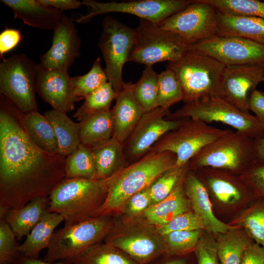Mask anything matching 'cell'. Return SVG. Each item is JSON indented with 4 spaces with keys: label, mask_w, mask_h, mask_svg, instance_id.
I'll return each mask as SVG.
<instances>
[{
    "label": "cell",
    "mask_w": 264,
    "mask_h": 264,
    "mask_svg": "<svg viewBox=\"0 0 264 264\" xmlns=\"http://www.w3.org/2000/svg\"><path fill=\"white\" fill-rule=\"evenodd\" d=\"M64 221V218L62 215L46 211L26 236L24 242L20 244V255L38 258L40 252L48 248L56 228Z\"/></svg>",
    "instance_id": "484cf974"
},
{
    "label": "cell",
    "mask_w": 264,
    "mask_h": 264,
    "mask_svg": "<svg viewBox=\"0 0 264 264\" xmlns=\"http://www.w3.org/2000/svg\"><path fill=\"white\" fill-rule=\"evenodd\" d=\"M73 264H138L122 251L98 243L68 260Z\"/></svg>",
    "instance_id": "d6a6232c"
},
{
    "label": "cell",
    "mask_w": 264,
    "mask_h": 264,
    "mask_svg": "<svg viewBox=\"0 0 264 264\" xmlns=\"http://www.w3.org/2000/svg\"><path fill=\"white\" fill-rule=\"evenodd\" d=\"M184 188L193 212L201 222L204 230L218 234L237 228L224 223L215 216L209 192L196 174L186 173L184 177Z\"/></svg>",
    "instance_id": "ffe728a7"
},
{
    "label": "cell",
    "mask_w": 264,
    "mask_h": 264,
    "mask_svg": "<svg viewBox=\"0 0 264 264\" xmlns=\"http://www.w3.org/2000/svg\"><path fill=\"white\" fill-rule=\"evenodd\" d=\"M102 28L98 45L106 63L105 71L108 82L117 94L124 83L122 69L128 62L135 30L110 16L103 20Z\"/></svg>",
    "instance_id": "8fae6325"
},
{
    "label": "cell",
    "mask_w": 264,
    "mask_h": 264,
    "mask_svg": "<svg viewBox=\"0 0 264 264\" xmlns=\"http://www.w3.org/2000/svg\"><path fill=\"white\" fill-rule=\"evenodd\" d=\"M108 235L106 244L124 252L138 264H147L166 254L163 238L155 230L137 229Z\"/></svg>",
    "instance_id": "e0dca14e"
},
{
    "label": "cell",
    "mask_w": 264,
    "mask_h": 264,
    "mask_svg": "<svg viewBox=\"0 0 264 264\" xmlns=\"http://www.w3.org/2000/svg\"><path fill=\"white\" fill-rule=\"evenodd\" d=\"M128 61L146 66L174 62L188 50L189 45L178 35L158 24L140 19Z\"/></svg>",
    "instance_id": "ba28073f"
},
{
    "label": "cell",
    "mask_w": 264,
    "mask_h": 264,
    "mask_svg": "<svg viewBox=\"0 0 264 264\" xmlns=\"http://www.w3.org/2000/svg\"><path fill=\"white\" fill-rule=\"evenodd\" d=\"M264 81V67L252 65L226 66L222 74L220 96L243 112H249L253 92Z\"/></svg>",
    "instance_id": "9a60e30c"
},
{
    "label": "cell",
    "mask_w": 264,
    "mask_h": 264,
    "mask_svg": "<svg viewBox=\"0 0 264 264\" xmlns=\"http://www.w3.org/2000/svg\"><path fill=\"white\" fill-rule=\"evenodd\" d=\"M255 162V139L228 129L193 157L188 167L195 170L210 167L242 174Z\"/></svg>",
    "instance_id": "5b68a950"
},
{
    "label": "cell",
    "mask_w": 264,
    "mask_h": 264,
    "mask_svg": "<svg viewBox=\"0 0 264 264\" xmlns=\"http://www.w3.org/2000/svg\"><path fill=\"white\" fill-rule=\"evenodd\" d=\"M186 117L208 124L220 122L254 139L264 135V130L255 115L242 111L219 96L185 104L168 115V118L171 120Z\"/></svg>",
    "instance_id": "8992f818"
},
{
    "label": "cell",
    "mask_w": 264,
    "mask_h": 264,
    "mask_svg": "<svg viewBox=\"0 0 264 264\" xmlns=\"http://www.w3.org/2000/svg\"><path fill=\"white\" fill-rule=\"evenodd\" d=\"M22 38L19 30L6 28L0 34V58L16 46Z\"/></svg>",
    "instance_id": "c3c4849f"
},
{
    "label": "cell",
    "mask_w": 264,
    "mask_h": 264,
    "mask_svg": "<svg viewBox=\"0 0 264 264\" xmlns=\"http://www.w3.org/2000/svg\"><path fill=\"white\" fill-rule=\"evenodd\" d=\"M66 178H83L100 179L95 166L91 148L80 144L66 157Z\"/></svg>",
    "instance_id": "836d02e7"
},
{
    "label": "cell",
    "mask_w": 264,
    "mask_h": 264,
    "mask_svg": "<svg viewBox=\"0 0 264 264\" xmlns=\"http://www.w3.org/2000/svg\"><path fill=\"white\" fill-rule=\"evenodd\" d=\"M180 125L163 136L154 152H170L176 156L175 167L186 166L203 148L224 134L220 129L199 120L186 117Z\"/></svg>",
    "instance_id": "30bf717a"
},
{
    "label": "cell",
    "mask_w": 264,
    "mask_h": 264,
    "mask_svg": "<svg viewBox=\"0 0 264 264\" xmlns=\"http://www.w3.org/2000/svg\"><path fill=\"white\" fill-rule=\"evenodd\" d=\"M241 264H264V247L252 242L245 250Z\"/></svg>",
    "instance_id": "f907efd6"
},
{
    "label": "cell",
    "mask_w": 264,
    "mask_h": 264,
    "mask_svg": "<svg viewBox=\"0 0 264 264\" xmlns=\"http://www.w3.org/2000/svg\"><path fill=\"white\" fill-rule=\"evenodd\" d=\"M169 109L158 107L144 113L129 137L130 155L137 157L144 154L159 138L180 125L182 119L165 117L170 113Z\"/></svg>",
    "instance_id": "ac0fdd59"
},
{
    "label": "cell",
    "mask_w": 264,
    "mask_h": 264,
    "mask_svg": "<svg viewBox=\"0 0 264 264\" xmlns=\"http://www.w3.org/2000/svg\"><path fill=\"white\" fill-rule=\"evenodd\" d=\"M158 107L169 109L174 104L183 100V92L179 81L170 68L158 75Z\"/></svg>",
    "instance_id": "f35d334b"
},
{
    "label": "cell",
    "mask_w": 264,
    "mask_h": 264,
    "mask_svg": "<svg viewBox=\"0 0 264 264\" xmlns=\"http://www.w3.org/2000/svg\"></svg>",
    "instance_id": "6f0895ef"
},
{
    "label": "cell",
    "mask_w": 264,
    "mask_h": 264,
    "mask_svg": "<svg viewBox=\"0 0 264 264\" xmlns=\"http://www.w3.org/2000/svg\"><path fill=\"white\" fill-rule=\"evenodd\" d=\"M116 95L110 83H106L84 98V103L74 114V117L80 122L92 114L110 110Z\"/></svg>",
    "instance_id": "d590c367"
},
{
    "label": "cell",
    "mask_w": 264,
    "mask_h": 264,
    "mask_svg": "<svg viewBox=\"0 0 264 264\" xmlns=\"http://www.w3.org/2000/svg\"><path fill=\"white\" fill-rule=\"evenodd\" d=\"M12 264H71L68 260H61L54 263L41 261L38 258H33L20 255Z\"/></svg>",
    "instance_id": "f5cc1de1"
},
{
    "label": "cell",
    "mask_w": 264,
    "mask_h": 264,
    "mask_svg": "<svg viewBox=\"0 0 264 264\" xmlns=\"http://www.w3.org/2000/svg\"><path fill=\"white\" fill-rule=\"evenodd\" d=\"M108 82V77L105 71L102 67L100 58H97L94 61L91 69L86 74L71 77L74 94L80 100L84 99Z\"/></svg>",
    "instance_id": "8d00e7d4"
},
{
    "label": "cell",
    "mask_w": 264,
    "mask_h": 264,
    "mask_svg": "<svg viewBox=\"0 0 264 264\" xmlns=\"http://www.w3.org/2000/svg\"><path fill=\"white\" fill-rule=\"evenodd\" d=\"M113 227L107 216L92 217L55 231L44 261L68 260L100 243Z\"/></svg>",
    "instance_id": "52a82bcc"
},
{
    "label": "cell",
    "mask_w": 264,
    "mask_h": 264,
    "mask_svg": "<svg viewBox=\"0 0 264 264\" xmlns=\"http://www.w3.org/2000/svg\"><path fill=\"white\" fill-rule=\"evenodd\" d=\"M107 179L65 178L48 196L47 210L64 218L65 225L90 217L104 203L107 194Z\"/></svg>",
    "instance_id": "3957f363"
},
{
    "label": "cell",
    "mask_w": 264,
    "mask_h": 264,
    "mask_svg": "<svg viewBox=\"0 0 264 264\" xmlns=\"http://www.w3.org/2000/svg\"><path fill=\"white\" fill-rule=\"evenodd\" d=\"M226 66L208 55L188 49L167 67L177 77L186 103L220 96L222 76Z\"/></svg>",
    "instance_id": "277c9868"
},
{
    "label": "cell",
    "mask_w": 264,
    "mask_h": 264,
    "mask_svg": "<svg viewBox=\"0 0 264 264\" xmlns=\"http://www.w3.org/2000/svg\"><path fill=\"white\" fill-rule=\"evenodd\" d=\"M133 85L131 82H124L116 95V103L111 110L113 136L121 143L130 137L145 112L134 97Z\"/></svg>",
    "instance_id": "44dd1931"
},
{
    "label": "cell",
    "mask_w": 264,
    "mask_h": 264,
    "mask_svg": "<svg viewBox=\"0 0 264 264\" xmlns=\"http://www.w3.org/2000/svg\"><path fill=\"white\" fill-rule=\"evenodd\" d=\"M10 8L14 18L28 26L46 30H53L64 14L55 8L42 4L39 0H1Z\"/></svg>",
    "instance_id": "7402d4cb"
},
{
    "label": "cell",
    "mask_w": 264,
    "mask_h": 264,
    "mask_svg": "<svg viewBox=\"0 0 264 264\" xmlns=\"http://www.w3.org/2000/svg\"><path fill=\"white\" fill-rule=\"evenodd\" d=\"M158 264H187V263L183 259H173L166 260Z\"/></svg>",
    "instance_id": "11a10c76"
},
{
    "label": "cell",
    "mask_w": 264,
    "mask_h": 264,
    "mask_svg": "<svg viewBox=\"0 0 264 264\" xmlns=\"http://www.w3.org/2000/svg\"><path fill=\"white\" fill-rule=\"evenodd\" d=\"M216 243L220 264H241L246 248L253 242L238 228L217 234Z\"/></svg>",
    "instance_id": "1f68e13d"
},
{
    "label": "cell",
    "mask_w": 264,
    "mask_h": 264,
    "mask_svg": "<svg viewBox=\"0 0 264 264\" xmlns=\"http://www.w3.org/2000/svg\"><path fill=\"white\" fill-rule=\"evenodd\" d=\"M187 0H138L122 2H99L83 0L82 5L90 11L80 17L78 23L88 22L99 15L111 12L128 13L158 24L164 20L182 10L192 2Z\"/></svg>",
    "instance_id": "5bb4252c"
},
{
    "label": "cell",
    "mask_w": 264,
    "mask_h": 264,
    "mask_svg": "<svg viewBox=\"0 0 264 264\" xmlns=\"http://www.w3.org/2000/svg\"><path fill=\"white\" fill-rule=\"evenodd\" d=\"M185 175L167 198L152 204L143 213L149 223L155 226L164 225L176 216L189 211L190 203L184 188Z\"/></svg>",
    "instance_id": "603a6c76"
},
{
    "label": "cell",
    "mask_w": 264,
    "mask_h": 264,
    "mask_svg": "<svg viewBox=\"0 0 264 264\" xmlns=\"http://www.w3.org/2000/svg\"><path fill=\"white\" fill-rule=\"evenodd\" d=\"M197 229L204 230L196 214L187 211L176 216L167 224L156 226L155 230L163 236L175 231Z\"/></svg>",
    "instance_id": "ee69618b"
},
{
    "label": "cell",
    "mask_w": 264,
    "mask_h": 264,
    "mask_svg": "<svg viewBox=\"0 0 264 264\" xmlns=\"http://www.w3.org/2000/svg\"><path fill=\"white\" fill-rule=\"evenodd\" d=\"M158 75L152 66H146L141 78L133 85L134 97L145 112L158 107Z\"/></svg>",
    "instance_id": "e575fe53"
},
{
    "label": "cell",
    "mask_w": 264,
    "mask_h": 264,
    "mask_svg": "<svg viewBox=\"0 0 264 264\" xmlns=\"http://www.w3.org/2000/svg\"><path fill=\"white\" fill-rule=\"evenodd\" d=\"M79 123L82 144L91 146L113 136V123L110 110L92 114Z\"/></svg>",
    "instance_id": "4dcf8cb0"
},
{
    "label": "cell",
    "mask_w": 264,
    "mask_h": 264,
    "mask_svg": "<svg viewBox=\"0 0 264 264\" xmlns=\"http://www.w3.org/2000/svg\"><path fill=\"white\" fill-rule=\"evenodd\" d=\"M242 177L256 196L264 198V163L256 162Z\"/></svg>",
    "instance_id": "bcb514c9"
},
{
    "label": "cell",
    "mask_w": 264,
    "mask_h": 264,
    "mask_svg": "<svg viewBox=\"0 0 264 264\" xmlns=\"http://www.w3.org/2000/svg\"><path fill=\"white\" fill-rule=\"evenodd\" d=\"M256 162L264 163V135L255 139Z\"/></svg>",
    "instance_id": "db71d44e"
},
{
    "label": "cell",
    "mask_w": 264,
    "mask_h": 264,
    "mask_svg": "<svg viewBox=\"0 0 264 264\" xmlns=\"http://www.w3.org/2000/svg\"><path fill=\"white\" fill-rule=\"evenodd\" d=\"M37 78V64L24 53L2 59L0 63V93L23 113L38 111Z\"/></svg>",
    "instance_id": "9c48e42d"
},
{
    "label": "cell",
    "mask_w": 264,
    "mask_h": 264,
    "mask_svg": "<svg viewBox=\"0 0 264 264\" xmlns=\"http://www.w3.org/2000/svg\"><path fill=\"white\" fill-rule=\"evenodd\" d=\"M194 251L198 264H220L216 241L210 235L203 233Z\"/></svg>",
    "instance_id": "f6af8a7d"
},
{
    "label": "cell",
    "mask_w": 264,
    "mask_h": 264,
    "mask_svg": "<svg viewBox=\"0 0 264 264\" xmlns=\"http://www.w3.org/2000/svg\"><path fill=\"white\" fill-rule=\"evenodd\" d=\"M81 39L72 18L64 15L53 30L50 48L40 57V64L50 70L68 71L80 56Z\"/></svg>",
    "instance_id": "2e32d148"
},
{
    "label": "cell",
    "mask_w": 264,
    "mask_h": 264,
    "mask_svg": "<svg viewBox=\"0 0 264 264\" xmlns=\"http://www.w3.org/2000/svg\"><path fill=\"white\" fill-rule=\"evenodd\" d=\"M249 110L255 113L264 130V91L255 89L253 92L250 99Z\"/></svg>",
    "instance_id": "681fc988"
},
{
    "label": "cell",
    "mask_w": 264,
    "mask_h": 264,
    "mask_svg": "<svg viewBox=\"0 0 264 264\" xmlns=\"http://www.w3.org/2000/svg\"><path fill=\"white\" fill-rule=\"evenodd\" d=\"M218 14L205 0H194L158 25L178 35L189 46L217 35Z\"/></svg>",
    "instance_id": "7c38bea8"
},
{
    "label": "cell",
    "mask_w": 264,
    "mask_h": 264,
    "mask_svg": "<svg viewBox=\"0 0 264 264\" xmlns=\"http://www.w3.org/2000/svg\"><path fill=\"white\" fill-rule=\"evenodd\" d=\"M19 246L8 224L0 219V262L12 264L20 255Z\"/></svg>",
    "instance_id": "7bdbcfd3"
},
{
    "label": "cell",
    "mask_w": 264,
    "mask_h": 264,
    "mask_svg": "<svg viewBox=\"0 0 264 264\" xmlns=\"http://www.w3.org/2000/svg\"><path fill=\"white\" fill-rule=\"evenodd\" d=\"M201 173L197 176L202 181L207 191L220 202L232 204L239 201L244 193V188L239 182L234 179L231 172L220 169L210 167L195 170Z\"/></svg>",
    "instance_id": "cb8c5ba5"
},
{
    "label": "cell",
    "mask_w": 264,
    "mask_h": 264,
    "mask_svg": "<svg viewBox=\"0 0 264 264\" xmlns=\"http://www.w3.org/2000/svg\"><path fill=\"white\" fill-rule=\"evenodd\" d=\"M218 12L234 16L255 17L264 20V1L206 0Z\"/></svg>",
    "instance_id": "ab89813d"
},
{
    "label": "cell",
    "mask_w": 264,
    "mask_h": 264,
    "mask_svg": "<svg viewBox=\"0 0 264 264\" xmlns=\"http://www.w3.org/2000/svg\"><path fill=\"white\" fill-rule=\"evenodd\" d=\"M175 154L152 151L135 163L107 178L108 190L102 205L92 217L108 216L124 205L136 193L150 187L162 174L175 167Z\"/></svg>",
    "instance_id": "7a4b0ae2"
},
{
    "label": "cell",
    "mask_w": 264,
    "mask_h": 264,
    "mask_svg": "<svg viewBox=\"0 0 264 264\" xmlns=\"http://www.w3.org/2000/svg\"><path fill=\"white\" fill-rule=\"evenodd\" d=\"M0 264H10L6 262H0Z\"/></svg>",
    "instance_id": "9f6ffc18"
},
{
    "label": "cell",
    "mask_w": 264,
    "mask_h": 264,
    "mask_svg": "<svg viewBox=\"0 0 264 264\" xmlns=\"http://www.w3.org/2000/svg\"><path fill=\"white\" fill-rule=\"evenodd\" d=\"M152 204L149 187L136 193L127 201L126 212L130 216L143 213Z\"/></svg>",
    "instance_id": "7dc6e473"
},
{
    "label": "cell",
    "mask_w": 264,
    "mask_h": 264,
    "mask_svg": "<svg viewBox=\"0 0 264 264\" xmlns=\"http://www.w3.org/2000/svg\"><path fill=\"white\" fill-rule=\"evenodd\" d=\"M188 49L210 56L226 66L264 67V45L239 36L216 35L189 46Z\"/></svg>",
    "instance_id": "4fadbf2b"
},
{
    "label": "cell",
    "mask_w": 264,
    "mask_h": 264,
    "mask_svg": "<svg viewBox=\"0 0 264 264\" xmlns=\"http://www.w3.org/2000/svg\"><path fill=\"white\" fill-rule=\"evenodd\" d=\"M48 203V197L36 198L22 207L9 209L2 219L8 224L17 239L20 240L31 232L47 211Z\"/></svg>",
    "instance_id": "d4e9b609"
},
{
    "label": "cell",
    "mask_w": 264,
    "mask_h": 264,
    "mask_svg": "<svg viewBox=\"0 0 264 264\" xmlns=\"http://www.w3.org/2000/svg\"><path fill=\"white\" fill-rule=\"evenodd\" d=\"M37 92L53 109L66 112L75 109L80 100L74 94L68 71L50 70L37 64Z\"/></svg>",
    "instance_id": "d6986e66"
},
{
    "label": "cell",
    "mask_w": 264,
    "mask_h": 264,
    "mask_svg": "<svg viewBox=\"0 0 264 264\" xmlns=\"http://www.w3.org/2000/svg\"><path fill=\"white\" fill-rule=\"evenodd\" d=\"M241 223L247 235L264 247V201L255 203L249 208Z\"/></svg>",
    "instance_id": "b9f144b4"
},
{
    "label": "cell",
    "mask_w": 264,
    "mask_h": 264,
    "mask_svg": "<svg viewBox=\"0 0 264 264\" xmlns=\"http://www.w3.org/2000/svg\"><path fill=\"white\" fill-rule=\"evenodd\" d=\"M21 121L29 137L38 147L46 152L59 154L57 139L51 124L44 115L38 111L22 113Z\"/></svg>",
    "instance_id": "f546056e"
},
{
    "label": "cell",
    "mask_w": 264,
    "mask_h": 264,
    "mask_svg": "<svg viewBox=\"0 0 264 264\" xmlns=\"http://www.w3.org/2000/svg\"><path fill=\"white\" fill-rule=\"evenodd\" d=\"M90 147L99 179L109 177L123 168L122 143L113 136Z\"/></svg>",
    "instance_id": "f1b7e54d"
},
{
    "label": "cell",
    "mask_w": 264,
    "mask_h": 264,
    "mask_svg": "<svg viewBox=\"0 0 264 264\" xmlns=\"http://www.w3.org/2000/svg\"><path fill=\"white\" fill-rule=\"evenodd\" d=\"M53 129L59 145V154L66 157L81 144L80 123L72 121L64 111L52 109L45 112Z\"/></svg>",
    "instance_id": "83f0119b"
},
{
    "label": "cell",
    "mask_w": 264,
    "mask_h": 264,
    "mask_svg": "<svg viewBox=\"0 0 264 264\" xmlns=\"http://www.w3.org/2000/svg\"><path fill=\"white\" fill-rule=\"evenodd\" d=\"M44 5L55 8L62 12L64 10L78 9L82 5L76 0H39Z\"/></svg>",
    "instance_id": "816d5d0a"
},
{
    "label": "cell",
    "mask_w": 264,
    "mask_h": 264,
    "mask_svg": "<svg viewBox=\"0 0 264 264\" xmlns=\"http://www.w3.org/2000/svg\"><path fill=\"white\" fill-rule=\"evenodd\" d=\"M188 164L179 168L174 167L157 178L149 187L152 204L167 198L188 171Z\"/></svg>",
    "instance_id": "60d3db41"
},
{
    "label": "cell",
    "mask_w": 264,
    "mask_h": 264,
    "mask_svg": "<svg viewBox=\"0 0 264 264\" xmlns=\"http://www.w3.org/2000/svg\"><path fill=\"white\" fill-rule=\"evenodd\" d=\"M203 230L177 231L162 236L166 247V254L182 256L194 250Z\"/></svg>",
    "instance_id": "74e56055"
},
{
    "label": "cell",
    "mask_w": 264,
    "mask_h": 264,
    "mask_svg": "<svg viewBox=\"0 0 264 264\" xmlns=\"http://www.w3.org/2000/svg\"><path fill=\"white\" fill-rule=\"evenodd\" d=\"M22 112L0 96V219L9 209L48 197L66 178V157L46 152L29 137Z\"/></svg>",
    "instance_id": "6da1fadb"
},
{
    "label": "cell",
    "mask_w": 264,
    "mask_h": 264,
    "mask_svg": "<svg viewBox=\"0 0 264 264\" xmlns=\"http://www.w3.org/2000/svg\"><path fill=\"white\" fill-rule=\"evenodd\" d=\"M217 35L239 36L264 45V20L218 12Z\"/></svg>",
    "instance_id": "4316f807"
}]
</instances>
